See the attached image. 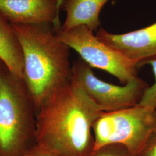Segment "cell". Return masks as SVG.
<instances>
[{"label": "cell", "instance_id": "1", "mask_svg": "<svg viewBox=\"0 0 156 156\" xmlns=\"http://www.w3.org/2000/svg\"><path fill=\"white\" fill-rule=\"evenodd\" d=\"M102 112L70 80L37 109L35 145L53 156H91L93 125Z\"/></svg>", "mask_w": 156, "mask_h": 156}, {"label": "cell", "instance_id": "2", "mask_svg": "<svg viewBox=\"0 0 156 156\" xmlns=\"http://www.w3.org/2000/svg\"><path fill=\"white\" fill-rule=\"evenodd\" d=\"M12 24L22 49L23 80L37 111L49 96L70 81V48L51 25Z\"/></svg>", "mask_w": 156, "mask_h": 156}, {"label": "cell", "instance_id": "3", "mask_svg": "<svg viewBox=\"0 0 156 156\" xmlns=\"http://www.w3.org/2000/svg\"><path fill=\"white\" fill-rule=\"evenodd\" d=\"M36 112L24 80L0 60V156H24L35 145Z\"/></svg>", "mask_w": 156, "mask_h": 156}, {"label": "cell", "instance_id": "4", "mask_svg": "<svg viewBox=\"0 0 156 156\" xmlns=\"http://www.w3.org/2000/svg\"><path fill=\"white\" fill-rule=\"evenodd\" d=\"M156 129V109L136 106L102 112L93 125L94 151L106 145L124 146L132 156H139Z\"/></svg>", "mask_w": 156, "mask_h": 156}, {"label": "cell", "instance_id": "5", "mask_svg": "<svg viewBox=\"0 0 156 156\" xmlns=\"http://www.w3.org/2000/svg\"><path fill=\"white\" fill-rule=\"evenodd\" d=\"M85 26L56 31L58 38L75 50L92 68L105 71L126 84L138 77L137 64L102 42Z\"/></svg>", "mask_w": 156, "mask_h": 156}, {"label": "cell", "instance_id": "6", "mask_svg": "<svg viewBox=\"0 0 156 156\" xmlns=\"http://www.w3.org/2000/svg\"><path fill=\"white\" fill-rule=\"evenodd\" d=\"M70 80L82 90L104 112L137 105L149 86L140 78L123 86L105 82L96 77L92 68L82 59H78L73 63Z\"/></svg>", "mask_w": 156, "mask_h": 156}, {"label": "cell", "instance_id": "7", "mask_svg": "<svg viewBox=\"0 0 156 156\" xmlns=\"http://www.w3.org/2000/svg\"><path fill=\"white\" fill-rule=\"evenodd\" d=\"M0 12L11 24L62 27L56 0H0Z\"/></svg>", "mask_w": 156, "mask_h": 156}, {"label": "cell", "instance_id": "8", "mask_svg": "<svg viewBox=\"0 0 156 156\" xmlns=\"http://www.w3.org/2000/svg\"><path fill=\"white\" fill-rule=\"evenodd\" d=\"M138 65L156 56V22L138 30L114 34L100 28L95 35Z\"/></svg>", "mask_w": 156, "mask_h": 156}, {"label": "cell", "instance_id": "9", "mask_svg": "<svg viewBox=\"0 0 156 156\" xmlns=\"http://www.w3.org/2000/svg\"><path fill=\"white\" fill-rule=\"evenodd\" d=\"M109 0H64L62 8L67 16L61 30L67 31L79 26H85L91 31L100 25L99 15Z\"/></svg>", "mask_w": 156, "mask_h": 156}, {"label": "cell", "instance_id": "10", "mask_svg": "<svg viewBox=\"0 0 156 156\" xmlns=\"http://www.w3.org/2000/svg\"><path fill=\"white\" fill-rule=\"evenodd\" d=\"M0 60L12 73L23 79L22 49L11 22L0 12Z\"/></svg>", "mask_w": 156, "mask_h": 156}, {"label": "cell", "instance_id": "11", "mask_svg": "<svg viewBox=\"0 0 156 156\" xmlns=\"http://www.w3.org/2000/svg\"><path fill=\"white\" fill-rule=\"evenodd\" d=\"M145 65H150L154 73L155 82L151 86H149L145 90L139 104L140 106H144L151 109H156V56L141 62L138 67H142Z\"/></svg>", "mask_w": 156, "mask_h": 156}, {"label": "cell", "instance_id": "12", "mask_svg": "<svg viewBox=\"0 0 156 156\" xmlns=\"http://www.w3.org/2000/svg\"><path fill=\"white\" fill-rule=\"evenodd\" d=\"M91 156H132L127 149L120 144L106 145L94 151Z\"/></svg>", "mask_w": 156, "mask_h": 156}, {"label": "cell", "instance_id": "13", "mask_svg": "<svg viewBox=\"0 0 156 156\" xmlns=\"http://www.w3.org/2000/svg\"><path fill=\"white\" fill-rule=\"evenodd\" d=\"M139 156H156V129L151 134L145 148Z\"/></svg>", "mask_w": 156, "mask_h": 156}, {"label": "cell", "instance_id": "14", "mask_svg": "<svg viewBox=\"0 0 156 156\" xmlns=\"http://www.w3.org/2000/svg\"><path fill=\"white\" fill-rule=\"evenodd\" d=\"M24 156H53L34 145Z\"/></svg>", "mask_w": 156, "mask_h": 156}, {"label": "cell", "instance_id": "15", "mask_svg": "<svg viewBox=\"0 0 156 156\" xmlns=\"http://www.w3.org/2000/svg\"><path fill=\"white\" fill-rule=\"evenodd\" d=\"M57 1V11L58 13L60 14V11L62 8V4L64 1V0H56Z\"/></svg>", "mask_w": 156, "mask_h": 156}]
</instances>
